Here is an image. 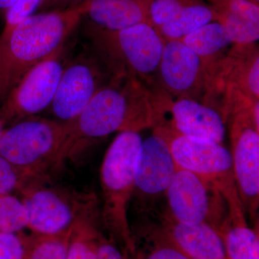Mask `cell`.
Listing matches in <instances>:
<instances>
[{
	"label": "cell",
	"mask_w": 259,
	"mask_h": 259,
	"mask_svg": "<svg viewBox=\"0 0 259 259\" xmlns=\"http://www.w3.org/2000/svg\"><path fill=\"white\" fill-rule=\"evenodd\" d=\"M157 122L154 94L147 85L132 76H112L77 117L65 122L64 142L53 168L76 159L95 140L115 132L139 133Z\"/></svg>",
	"instance_id": "6da1fadb"
},
{
	"label": "cell",
	"mask_w": 259,
	"mask_h": 259,
	"mask_svg": "<svg viewBox=\"0 0 259 259\" xmlns=\"http://www.w3.org/2000/svg\"><path fill=\"white\" fill-rule=\"evenodd\" d=\"M83 4L74 9L42 12L0 33V102L32 68L64 47L83 18Z\"/></svg>",
	"instance_id": "7a4b0ae2"
},
{
	"label": "cell",
	"mask_w": 259,
	"mask_h": 259,
	"mask_svg": "<svg viewBox=\"0 0 259 259\" xmlns=\"http://www.w3.org/2000/svg\"><path fill=\"white\" fill-rule=\"evenodd\" d=\"M142 141L139 132H120L107 148L100 170L102 222L128 259L134 256L136 245L127 208L134 194L135 167Z\"/></svg>",
	"instance_id": "3957f363"
},
{
	"label": "cell",
	"mask_w": 259,
	"mask_h": 259,
	"mask_svg": "<svg viewBox=\"0 0 259 259\" xmlns=\"http://www.w3.org/2000/svg\"><path fill=\"white\" fill-rule=\"evenodd\" d=\"M85 34L112 76H129L152 83L157 76L164 40L148 22L107 31L85 23Z\"/></svg>",
	"instance_id": "277c9868"
},
{
	"label": "cell",
	"mask_w": 259,
	"mask_h": 259,
	"mask_svg": "<svg viewBox=\"0 0 259 259\" xmlns=\"http://www.w3.org/2000/svg\"><path fill=\"white\" fill-rule=\"evenodd\" d=\"M65 134V122L32 116L4 130L0 155L32 176L44 178L46 169L54 165Z\"/></svg>",
	"instance_id": "5b68a950"
},
{
	"label": "cell",
	"mask_w": 259,
	"mask_h": 259,
	"mask_svg": "<svg viewBox=\"0 0 259 259\" xmlns=\"http://www.w3.org/2000/svg\"><path fill=\"white\" fill-rule=\"evenodd\" d=\"M34 181L20 191L29 216L28 228L38 235H57L78 221L97 217L96 197L45 187Z\"/></svg>",
	"instance_id": "8992f818"
},
{
	"label": "cell",
	"mask_w": 259,
	"mask_h": 259,
	"mask_svg": "<svg viewBox=\"0 0 259 259\" xmlns=\"http://www.w3.org/2000/svg\"><path fill=\"white\" fill-rule=\"evenodd\" d=\"M164 136L177 168L200 177L219 192L227 201L238 196L231 151L211 140L188 137L156 126Z\"/></svg>",
	"instance_id": "52a82bcc"
},
{
	"label": "cell",
	"mask_w": 259,
	"mask_h": 259,
	"mask_svg": "<svg viewBox=\"0 0 259 259\" xmlns=\"http://www.w3.org/2000/svg\"><path fill=\"white\" fill-rule=\"evenodd\" d=\"M228 120L237 191L245 213L255 222L259 207V101Z\"/></svg>",
	"instance_id": "ba28073f"
},
{
	"label": "cell",
	"mask_w": 259,
	"mask_h": 259,
	"mask_svg": "<svg viewBox=\"0 0 259 259\" xmlns=\"http://www.w3.org/2000/svg\"><path fill=\"white\" fill-rule=\"evenodd\" d=\"M165 196L166 215L180 224L207 223L217 230L228 214V204L219 190L187 170L177 168Z\"/></svg>",
	"instance_id": "9c48e42d"
},
{
	"label": "cell",
	"mask_w": 259,
	"mask_h": 259,
	"mask_svg": "<svg viewBox=\"0 0 259 259\" xmlns=\"http://www.w3.org/2000/svg\"><path fill=\"white\" fill-rule=\"evenodd\" d=\"M64 48L28 71L2 103L3 125L16 123L50 106L66 63Z\"/></svg>",
	"instance_id": "30bf717a"
},
{
	"label": "cell",
	"mask_w": 259,
	"mask_h": 259,
	"mask_svg": "<svg viewBox=\"0 0 259 259\" xmlns=\"http://www.w3.org/2000/svg\"><path fill=\"white\" fill-rule=\"evenodd\" d=\"M154 95L158 116L155 127L222 144L226 137V122L217 109L190 97L171 100L163 92Z\"/></svg>",
	"instance_id": "8fae6325"
},
{
	"label": "cell",
	"mask_w": 259,
	"mask_h": 259,
	"mask_svg": "<svg viewBox=\"0 0 259 259\" xmlns=\"http://www.w3.org/2000/svg\"><path fill=\"white\" fill-rule=\"evenodd\" d=\"M103 69L92 56L81 54L65 64L52 102V113L61 122L74 120L105 86Z\"/></svg>",
	"instance_id": "7c38bea8"
},
{
	"label": "cell",
	"mask_w": 259,
	"mask_h": 259,
	"mask_svg": "<svg viewBox=\"0 0 259 259\" xmlns=\"http://www.w3.org/2000/svg\"><path fill=\"white\" fill-rule=\"evenodd\" d=\"M157 76L167 95L198 101L199 95L205 97L207 78L203 61L181 40L164 42Z\"/></svg>",
	"instance_id": "4fadbf2b"
},
{
	"label": "cell",
	"mask_w": 259,
	"mask_h": 259,
	"mask_svg": "<svg viewBox=\"0 0 259 259\" xmlns=\"http://www.w3.org/2000/svg\"><path fill=\"white\" fill-rule=\"evenodd\" d=\"M177 170L166 138L154 127L142 141L135 167V192L141 198L156 199L165 195Z\"/></svg>",
	"instance_id": "5bb4252c"
},
{
	"label": "cell",
	"mask_w": 259,
	"mask_h": 259,
	"mask_svg": "<svg viewBox=\"0 0 259 259\" xmlns=\"http://www.w3.org/2000/svg\"><path fill=\"white\" fill-rule=\"evenodd\" d=\"M150 0H88L82 20L100 30L117 31L148 22ZM149 23V22H148Z\"/></svg>",
	"instance_id": "9a60e30c"
},
{
	"label": "cell",
	"mask_w": 259,
	"mask_h": 259,
	"mask_svg": "<svg viewBox=\"0 0 259 259\" xmlns=\"http://www.w3.org/2000/svg\"><path fill=\"white\" fill-rule=\"evenodd\" d=\"M161 226L192 259H228L221 236L207 223L187 226L165 214Z\"/></svg>",
	"instance_id": "2e32d148"
},
{
	"label": "cell",
	"mask_w": 259,
	"mask_h": 259,
	"mask_svg": "<svg viewBox=\"0 0 259 259\" xmlns=\"http://www.w3.org/2000/svg\"><path fill=\"white\" fill-rule=\"evenodd\" d=\"M228 259H259L258 229L248 226L241 202L228 204V214L217 228Z\"/></svg>",
	"instance_id": "e0dca14e"
},
{
	"label": "cell",
	"mask_w": 259,
	"mask_h": 259,
	"mask_svg": "<svg viewBox=\"0 0 259 259\" xmlns=\"http://www.w3.org/2000/svg\"><path fill=\"white\" fill-rule=\"evenodd\" d=\"M180 40L200 57L206 72L218 64L235 44L228 28L218 21L206 24Z\"/></svg>",
	"instance_id": "ac0fdd59"
},
{
	"label": "cell",
	"mask_w": 259,
	"mask_h": 259,
	"mask_svg": "<svg viewBox=\"0 0 259 259\" xmlns=\"http://www.w3.org/2000/svg\"><path fill=\"white\" fill-rule=\"evenodd\" d=\"M212 21H215V15L212 7L197 0L182 8L171 20L156 30L164 41L180 40Z\"/></svg>",
	"instance_id": "d6986e66"
},
{
	"label": "cell",
	"mask_w": 259,
	"mask_h": 259,
	"mask_svg": "<svg viewBox=\"0 0 259 259\" xmlns=\"http://www.w3.org/2000/svg\"><path fill=\"white\" fill-rule=\"evenodd\" d=\"M133 259H192L161 226L146 228L134 240Z\"/></svg>",
	"instance_id": "ffe728a7"
},
{
	"label": "cell",
	"mask_w": 259,
	"mask_h": 259,
	"mask_svg": "<svg viewBox=\"0 0 259 259\" xmlns=\"http://www.w3.org/2000/svg\"><path fill=\"white\" fill-rule=\"evenodd\" d=\"M73 227L61 234L25 235L24 259H67L68 246Z\"/></svg>",
	"instance_id": "44dd1931"
},
{
	"label": "cell",
	"mask_w": 259,
	"mask_h": 259,
	"mask_svg": "<svg viewBox=\"0 0 259 259\" xmlns=\"http://www.w3.org/2000/svg\"><path fill=\"white\" fill-rule=\"evenodd\" d=\"M96 218L78 221L73 227L68 246L67 259H98Z\"/></svg>",
	"instance_id": "7402d4cb"
},
{
	"label": "cell",
	"mask_w": 259,
	"mask_h": 259,
	"mask_svg": "<svg viewBox=\"0 0 259 259\" xmlns=\"http://www.w3.org/2000/svg\"><path fill=\"white\" fill-rule=\"evenodd\" d=\"M28 224V212L23 201L11 194H0V232L20 233Z\"/></svg>",
	"instance_id": "603a6c76"
},
{
	"label": "cell",
	"mask_w": 259,
	"mask_h": 259,
	"mask_svg": "<svg viewBox=\"0 0 259 259\" xmlns=\"http://www.w3.org/2000/svg\"><path fill=\"white\" fill-rule=\"evenodd\" d=\"M37 178L20 169L0 155V194H10L15 190L20 192Z\"/></svg>",
	"instance_id": "cb8c5ba5"
},
{
	"label": "cell",
	"mask_w": 259,
	"mask_h": 259,
	"mask_svg": "<svg viewBox=\"0 0 259 259\" xmlns=\"http://www.w3.org/2000/svg\"><path fill=\"white\" fill-rule=\"evenodd\" d=\"M197 0H150L148 22L157 29L187 5Z\"/></svg>",
	"instance_id": "d4e9b609"
},
{
	"label": "cell",
	"mask_w": 259,
	"mask_h": 259,
	"mask_svg": "<svg viewBox=\"0 0 259 259\" xmlns=\"http://www.w3.org/2000/svg\"><path fill=\"white\" fill-rule=\"evenodd\" d=\"M42 2V0H17L5 15L3 30H10L35 14Z\"/></svg>",
	"instance_id": "484cf974"
},
{
	"label": "cell",
	"mask_w": 259,
	"mask_h": 259,
	"mask_svg": "<svg viewBox=\"0 0 259 259\" xmlns=\"http://www.w3.org/2000/svg\"><path fill=\"white\" fill-rule=\"evenodd\" d=\"M25 234L0 232V259H24Z\"/></svg>",
	"instance_id": "4316f807"
},
{
	"label": "cell",
	"mask_w": 259,
	"mask_h": 259,
	"mask_svg": "<svg viewBox=\"0 0 259 259\" xmlns=\"http://www.w3.org/2000/svg\"><path fill=\"white\" fill-rule=\"evenodd\" d=\"M97 251L98 259H128L113 240L107 238L100 231L97 236Z\"/></svg>",
	"instance_id": "83f0119b"
},
{
	"label": "cell",
	"mask_w": 259,
	"mask_h": 259,
	"mask_svg": "<svg viewBox=\"0 0 259 259\" xmlns=\"http://www.w3.org/2000/svg\"><path fill=\"white\" fill-rule=\"evenodd\" d=\"M87 1L88 0H42L37 13L74 9Z\"/></svg>",
	"instance_id": "f1b7e54d"
},
{
	"label": "cell",
	"mask_w": 259,
	"mask_h": 259,
	"mask_svg": "<svg viewBox=\"0 0 259 259\" xmlns=\"http://www.w3.org/2000/svg\"><path fill=\"white\" fill-rule=\"evenodd\" d=\"M16 1L17 0H0V20L5 18L7 12Z\"/></svg>",
	"instance_id": "f546056e"
},
{
	"label": "cell",
	"mask_w": 259,
	"mask_h": 259,
	"mask_svg": "<svg viewBox=\"0 0 259 259\" xmlns=\"http://www.w3.org/2000/svg\"><path fill=\"white\" fill-rule=\"evenodd\" d=\"M4 125H3L1 118H0V139H1L2 136H3V131H4Z\"/></svg>",
	"instance_id": "4dcf8cb0"
},
{
	"label": "cell",
	"mask_w": 259,
	"mask_h": 259,
	"mask_svg": "<svg viewBox=\"0 0 259 259\" xmlns=\"http://www.w3.org/2000/svg\"><path fill=\"white\" fill-rule=\"evenodd\" d=\"M249 1L252 2V3H255V4L259 5V0H249Z\"/></svg>",
	"instance_id": "1f68e13d"
}]
</instances>
